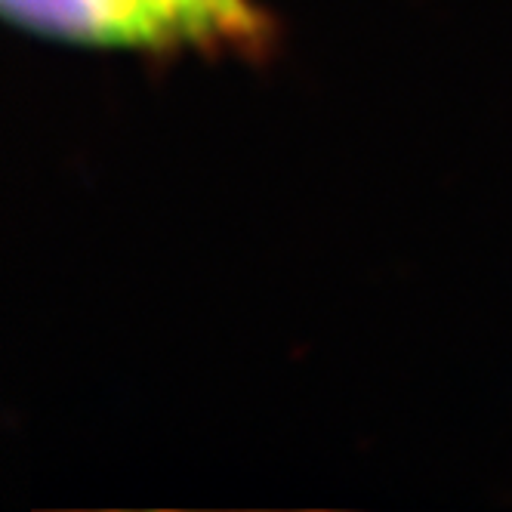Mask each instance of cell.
Returning a JSON list of instances; mask_svg holds the SVG:
<instances>
[{"instance_id": "cell-1", "label": "cell", "mask_w": 512, "mask_h": 512, "mask_svg": "<svg viewBox=\"0 0 512 512\" xmlns=\"http://www.w3.org/2000/svg\"><path fill=\"white\" fill-rule=\"evenodd\" d=\"M10 22L53 41L142 53H263L272 22L253 0H0Z\"/></svg>"}]
</instances>
